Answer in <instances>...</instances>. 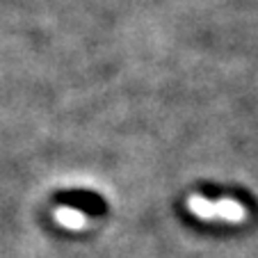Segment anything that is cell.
I'll return each instance as SVG.
<instances>
[{
	"label": "cell",
	"instance_id": "6da1fadb",
	"mask_svg": "<svg viewBox=\"0 0 258 258\" xmlns=\"http://www.w3.org/2000/svg\"><path fill=\"white\" fill-rule=\"evenodd\" d=\"M187 210L204 222H222V224H242L249 217V210L235 199H206V197H190Z\"/></svg>",
	"mask_w": 258,
	"mask_h": 258
},
{
	"label": "cell",
	"instance_id": "7a4b0ae2",
	"mask_svg": "<svg viewBox=\"0 0 258 258\" xmlns=\"http://www.w3.org/2000/svg\"><path fill=\"white\" fill-rule=\"evenodd\" d=\"M55 219H57L59 226H64V229H69V231H83V229L92 226L89 215L80 208H71V206H59V208L55 210Z\"/></svg>",
	"mask_w": 258,
	"mask_h": 258
}]
</instances>
